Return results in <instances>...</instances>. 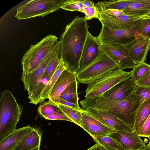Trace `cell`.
Returning a JSON list of instances; mask_svg holds the SVG:
<instances>
[{
	"label": "cell",
	"mask_w": 150,
	"mask_h": 150,
	"mask_svg": "<svg viewBox=\"0 0 150 150\" xmlns=\"http://www.w3.org/2000/svg\"><path fill=\"white\" fill-rule=\"evenodd\" d=\"M85 17L76 16L66 26L60 38L59 54L68 65V69L76 73L89 27Z\"/></svg>",
	"instance_id": "cell-1"
},
{
	"label": "cell",
	"mask_w": 150,
	"mask_h": 150,
	"mask_svg": "<svg viewBox=\"0 0 150 150\" xmlns=\"http://www.w3.org/2000/svg\"><path fill=\"white\" fill-rule=\"evenodd\" d=\"M140 105V98L134 91L126 98L118 101L110 100L103 95L98 96L90 100L89 107L112 114L133 128Z\"/></svg>",
	"instance_id": "cell-2"
},
{
	"label": "cell",
	"mask_w": 150,
	"mask_h": 150,
	"mask_svg": "<svg viewBox=\"0 0 150 150\" xmlns=\"http://www.w3.org/2000/svg\"><path fill=\"white\" fill-rule=\"evenodd\" d=\"M11 92L5 90L0 98V140L16 129L23 111Z\"/></svg>",
	"instance_id": "cell-3"
},
{
	"label": "cell",
	"mask_w": 150,
	"mask_h": 150,
	"mask_svg": "<svg viewBox=\"0 0 150 150\" xmlns=\"http://www.w3.org/2000/svg\"><path fill=\"white\" fill-rule=\"evenodd\" d=\"M57 39L56 36L49 35L31 45L21 61L22 73L28 74L35 71L51 52Z\"/></svg>",
	"instance_id": "cell-4"
},
{
	"label": "cell",
	"mask_w": 150,
	"mask_h": 150,
	"mask_svg": "<svg viewBox=\"0 0 150 150\" xmlns=\"http://www.w3.org/2000/svg\"><path fill=\"white\" fill-rule=\"evenodd\" d=\"M132 71L117 70L110 71L87 84L85 99L93 98L102 95L116 85L131 78Z\"/></svg>",
	"instance_id": "cell-5"
},
{
	"label": "cell",
	"mask_w": 150,
	"mask_h": 150,
	"mask_svg": "<svg viewBox=\"0 0 150 150\" xmlns=\"http://www.w3.org/2000/svg\"><path fill=\"white\" fill-rule=\"evenodd\" d=\"M65 0H31L16 8L15 17L18 20L43 17L57 11L65 2Z\"/></svg>",
	"instance_id": "cell-6"
},
{
	"label": "cell",
	"mask_w": 150,
	"mask_h": 150,
	"mask_svg": "<svg viewBox=\"0 0 150 150\" xmlns=\"http://www.w3.org/2000/svg\"><path fill=\"white\" fill-rule=\"evenodd\" d=\"M119 69L117 65L103 52L93 62L76 74L79 83L87 84L110 71Z\"/></svg>",
	"instance_id": "cell-7"
},
{
	"label": "cell",
	"mask_w": 150,
	"mask_h": 150,
	"mask_svg": "<svg viewBox=\"0 0 150 150\" xmlns=\"http://www.w3.org/2000/svg\"><path fill=\"white\" fill-rule=\"evenodd\" d=\"M102 25L100 32L96 37L101 45H125L132 42L140 36L139 32L135 26L127 29L114 30Z\"/></svg>",
	"instance_id": "cell-8"
},
{
	"label": "cell",
	"mask_w": 150,
	"mask_h": 150,
	"mask_svg": "<svg viewBox=\"0 0 150 150\" xmlns=\"http://www.w3.org/2000/svg\"><path fill=\"white\" fill-rule=\"evenodd\" d=\"M97 10L98 19L102 24L112 29H127L133 28L138 21L142 17L125 14L119 16H112L102 10Z\"/></svg>",
	"instance_id": "cell-9"
},
{
	"label": "cell",
	"mask_w": 150,
	"mask_h": 150,
	"mask_svg": "<svg viewBox=\"0 0 150 150\" xmlns=\"http://www.w3.org/2000/svg\"><path fill=\"white\" fill-rule=\"evenodd\" d=\"M101 48L102 51L117 65L118 69H133L135 65L123 45L102 44Z\"/></svg>",
	"instance_id": "cell-10"
},
{
	"label": "cell",
	"mask_w": 150,
	"mask_h": 150,
	"mask_svg": "<svg viewBox=\"0 0 150 150\" xmlns=\"http://www.w3.org/2000/svg\"><path fill=\"white\" fill-rule=\"evenodd\" d=\"M102 52L101 45L96 37L93 36L89 32L82 50L79 68L77 72L93 62Z\"/></svg>",
	"instance_id": "cell-11"
},
{
	"label": "cell",
	"mask_w": 150,
	"mask_h": 150,
	"mask_svg": "<svg viewBox=\"0 0 150 150\" xmlns=\"http://www.w3.org/2000/svg\"><path fill=\"white\" fill-rule=\"evenodd\" d=\"M61 41H58L52 50L39 67L33 72L26 74L22 73L21 80L24 85V89L28 92L30 89L38 79L42 75L46 67L51 60L59 54Z\"/></svg>",
	"instance_id": "cell-12"
},
{
	"label": "cell",
	"mask_w": 150,
	"mask_h": 150,
	"mask_svg": "<svg viewBox=\"0 0 150 150\" xmlns=\"http://www.w3.org/2000/svg\"><path fill=\"white\" fill-rule=\"evenodd\" d=\"M83 110L89 115L115 130L133 131L132 127L108 112L91 108Z\"/></svg>",
	"instance_id": "cell-13"
},
{
	"label": "cell",
	"mask_w": 150,
	"mask_h": 150,
	"mask_svg": "<svg viewBox=\"0 0 150 150\" xmlns=\"http://www.w3.org/2000/svg\"><path fill=\"white\" fill-rule=\"evenodd\" d=\"M126 150H141L146 145L134 131H116L110 135Z\"/></svg>",
	"instance_id": "cell-14"
},
{
	"label": "cell",
	"mask_w": 150,
	"mask_h": 150,
	"mask_svg": "<svg viewBox=\"0 0 150 150\" xmlns=\"http://www.w3.org/2000/svg\"><path fill=\"white\" fill-rule=\"evenodd\" d=\"M124 46L136 64L144 62L150 49V39L140 35L132 42Z\"/></svg>",
	"instance_id": "cell-15"
},
{
	"label": "cell",
	"mask_w": 150,
	"mask_h": 150,
	"mask_svg": "<svg viewBox=\"0 0 150 150\" xmlns=\"http://www.w3.org/2000/svg\"><path fill=\"white\" fill-rule=\"evenodd\" d=\"M83 121L82 128L91 137L109 136L115 130L88 115L83 110L81 111Z\"/></svg>",
	"instance_id": "cell-16"
},
{
	"label": "cell",
	"mask_w": 150,
	"mask_h": 150,
	"mask_svg": "<svg viewBox=\"0 0 150 150\" xmlns=\"http://www.w3.org/2000/svg\"><path fill=\"white\" fill-rule=\"evenodd\" d=\"M137 86L136 83L131 78L116 85L102 95L105 98L113 101L124 99L133 93Z\"/></svg>",
	"instance_id": "cell-17"
},
{
	"label": "cell",
	"mask_w": 150,
	"mask_h": 150,
	"mask_svg": "<svg viewBox=\"0 0 150 150\" xmlns=\"http://www.w3.org/2000/svg\"><path fill=\"white\" fill-rule=\"evenodd\" d=\"M76 80V73L68 69L64 71L54 85L48 100L53 103H58L63 91L70 84Z\"/></svg>",
	"instance_id": "cell-18"
},
{
	"label": "cell",
	"mask_w": 150,
	"mask_h": 150,
	"mask_svg": "<svg viewBox=\"0 0 150 150\" xmlns=\"http://www.w3.org/2000/svg\"><path fill=\"white\" fill-rule=\"evenodd\" d=\"M42 136L38 129L33 128L10 150H31L40 147Z\"/></svg>",
	"instance_id": "cell-19"
},
{
	"label": "cell",
	"mask_w": 150,
	"mask_h": 150,
	"mask_svg": "<svg viewBox=\"0 0 150 150\" xmlns=\"http://www.w3.org/2000/svg\"><path fill=\"white\" fill-rule=\"evenodd\" d=\"M33 128L29 125L16 129L0 140V150H10Z\"/></svg>",
	"instance_id": "cell-20"
},
{
	"label": "cell",
	"mask_w": 150,
	"mask_h": 150,
	"mask_svg": "<svg viewBox=\"0 0 150 150\" xmlns=\"http://www.w3.org/2000/svg\"><path fill=\"white\" fill-rule=\"evenodd\" d=\"M125 14L143 17L150 13V0H131Z\"/></svg>",
	"instance_id": "cell-21"
},
{
	"label": "cell",
	"mask_w": 150,
	"mask_h": 150,
	"mask_svg": "<svg viewBox=\"0 0 150 150\" xmlns=\"http://www.w3.org/2000/svg\"><path fill=\"white\" fill-rule=\"evenodd\" d=\"M59 58L60 62L55 73L49 80L41 94L39 103H42L47 99H49L51 91L56 81L62 73L65 70L68 69V65L64 61L62 58Z\"/></svg>",
	"instance_id": "cell-22"
},
{
	"label": "cell",
	"mask_w": 150,
	"mask_h": 150,
	"mask_svg": "<svg viewBox=\"0 0 150 150\" xmlns=\"http://www.w3.org/2000/svg\"><path fill=\"white\" fill-rule=\"evenodd\" d=\"M150 115V99L144 102L139 107L136 116L133 131L139 135L145 122Z\"/></svg>",
	"instance_id": "cell-23"
},
{
	"label": "cell",
	"mask_w": 150,
	"mask_h": 150,
	"mask_svg": "<svg viewBox=\"0 0 150 150\" xmlns=\"http://www.w3.org/2000/svg\"><path fill=\"white\" fill-rule=\"evenodd\" d=\"M78 84L77 80L70 84L61 94L60 99L79 105V98L77 92Z\"/></svg>",
	"instance_id": "cell-24"
},
{
	"label": "cell",
	"mask_w": 150,
	"mask_h": 150,
	"mask_svg": "<svg viewBox=\"0 0 150 150\" xmlns=\"http://www.w3.org/2000/svg\"><path fill=\"white\" fill-rule=\"evenodd\" d=\"M93 140L108 150H126L114 139L109 136H92Z\"/></svg>",
	"instance_id": "cell-25"
},
{
	"label": "cell",
	"mask_w": 150,
	"mask_h": 150,
	"mask_svg": "<svg viewBox=\"0 0 150 150\" xmlns=\"http://www.w3.org/2000/svg\"><path fill=\"white\" fill-rule=\"evenodd\" d=\"M51 103L59 107L73 122L82 128L83 123L81 111L59 103Z\"/></svg>",
	"instance_id": "cell-26"
},
{
	"label": "cell",
	"mask_w": 150,
	"mask_h": 150,
	"mask_svg": "<svg viewBox=\"0 0 150 150\" xmlns=\"http://www.w3.org/2000/svg\"><path fill=\"white\" fill-rule=\"evenodd\" d=\"M132 71L131 78L136 83L150 74V65L144 62L135 65Z\"/></svg>",
	"instance_id": "cell-27"
},
{
	"label": "cell",
	"mask_w": 150,
	"mask_h": 150,
	"mask_svg": "<svg viewBox=\"0 0 150 150\" xmlns=\"http://www.w3.org/2000/svg\"><path fill=\"white\" fill-rule=\"evenodd\" d=\"M136 28L139 31L140 35L150 38V18L143 17L136 23Z\"/></svg>",
	"instance_id": "cell-28"
},
{
	"label": "cell",
	"mask_w": 150,
	"mask_h": 150,
	"mask_svg": "<svg viewBox=\"0 0 150 150\" xmlns=\"http://www.w3.org/2000/svg\"><path fill=\"white\" fill-rule=\"evenodd\" d=\"M61 110L49 101L42 103L38 108L39 114L42 117L58 112Z\"/></svg>",
	"instance_id": "cell-29"
},
{
	"label": "cell",
	"mask_w": 150,
	"mask_h": 150,
	"mask_svg": "<svg viewBox=\"0 0 150 150\" xmlns=\"http://www.w3.org/2000/svg\"><path fill=\"white\" fill-rule=\"evenodd\" d=\"M82 0H66L61 8L71 11H78L81 12L83 8Z\"/></svg>",
	"instance_id": "cell-30"
},
{
	"label": "cell",
	"mask_w": 150,
	"mask_h": 150,
	"mask_svg": "<svg viewBox=\"0 0 150 150\" xmlns=\"http://www.w3.org/2000/svg\"><path fill=\"white\" fill-rule=\"evenodd\" d=\"M59 54L56 55L48 63L43 74L47 76H52L60 62Z\"/></svg>",
	"instance_id": "cell-31"
},
{
	"label": "cell",
	"mask_w": 150,
	"mask_h": 150,
	"mask_svg": "<svg viewBox=\"0 0 150 150\" xmlns=\"http://www.w3.org/2000/svg\"><path fill=\"white\" fill-rule=\"evenodd\" d=\"M134 92L140 98V105L150 99V87L137 86Z\"/></svg>",
	"instance_id": "cell-32"
},
{
	"label": "cell",
	"mask_w": 150,
	"mask_h": 150,
	"mask_svg": "<svg viewBox=\"0 0 150 150\" xmlns=\"http://www.w3.org/2000/svg\"><path fill=\"white\" fill-rule=\"evenodd\" d=\"M43 117L48 120H65L73 122L61 110L58 112L46 115Z\"/></svg>",
	"instance_id": "cell-33"
},
{
	"label": "cell",
	"mask_w": 150,
	"mask_h": 150,
	"mask_svg": "<svg viewBox=\"0 0 150 150\" xmlns=\"http://www.w3.org/2000/svg\"><path fill=\"white\" fill-rule=\"evenodd\" d=\"M81 12L85 15V18L86 20H91L93 18H98V12L96 8L88 7L83 8Z\"/></svg>",
	"instance_id": "cell-34"
},
{
	"label": "cell",
	"mask_w": 150,
	"mask_h": 150,
	"mask_svg": "<svg viewBox=\"0 0 150 150\" xmlns=\"http://www.w3.org/2000/svg\"><path fill=\"white\" fill-rule=\"evenodd\" d=\"M139 136L149 139L150 137V115L144 123Z\"/></svg>",
	"instance_id": "cell-35"
},
{
	"label": "cell",
	"mask_w": 150,
	"mask_h": 150,
	"mask_svg": "<svg viewBox=\"0 0 150 150\" xmlns=\"http://www.w3.org/2000/svg\"><path fill=\"white\" fill-rule=\"evenodd\" d=\"M137 86L150 87V74L144 78L136 83Z\"/></svg>",
	"instance_id": "cell-36"
},
{
	"label": "cell",
	"mask_w": 150,
	"mask_h": 150,
	"mask_svg": "<svg viewBox=\"0 0 150 150\" xmlns=\"http://www.w3.org/2000/svg\"><path fill=\"white\" fill-rule=\"evenodd\" d=\"M103 11L107 14L114 16H119L125 14L123 11L115 9H109Z\"/></svg>",
	"instance_id": "cell-37"
},
{
	"label": "cell",
	"mask_w": 150,
	"mask_h": 150,
	"mask_svg": "<svg viewBox=\"0 0 150 150\" xmlns=\"http://www.w3.org/2000/svg\"><path fill=\"white\" fill-rule=\"evenodd\" d=\"M59 103L63 104L67 106L71 107L80 111H81L83 110L80 108L79 106V105H76L69 102L61 99L59 100V103Z\"/></svg>",
	"instance_id": "cell-38"
},
{
	"label": "cell",
	"mask_w": 150,
	"mask_h": 150,
	"mask_svg": "<svg viewBox=\"0 0 150 150\" xmlns=\"http://www.w3.org/2000/svg\"><path fill=\"white\" fill-rule=\"evenodd\" d=\"M82 3L83 8L96 7L94 3L92 1L89 0H83Z\"/></svg>",
	"instance_id": "cell-39"
},
{
	"label": "cell",
	"mask_w": 150,
	"mask_h": 150,
	"mask_svg": "<svg viewBox=\"0 0 150 150\" xmlns=\"http://www.w3.org/2000/svg\"><path fill=\"white\" fill-rule=\"evenodd\" d=\"M87 150H108L101 145L96 143Z\"/></svg>",
	"instance_id": "cell-40"
},
{
	"label": "cell",
	"mask_w": 150,
	"mask_h": 150,
	"mask_svg": "<svg viewBox=\"0 0 150 150\" xmlns=\"http://www.w3.org/2000/svg\"><path fill=\"white\" fill-rule=\"evenodd\" d=\"M142 150H150V148L148 147L146 145V147L145 148L142 149Z\"/></svg>",
	"instance_id": "cell-41"
},
{
	"label": "cell",
	"mask_w": 150,
	"mask_h": 150,
	"mask_svg": "<svg viewBox=\"0 0 150 150\" xmlns=\"http://www.w3.org/2000/svg\"><path fill=\"white\" fill-rule=\"evenodd\" d=\"M40 147H38L31 150H40Z\"/></svg>",
	"instance_id": "cell-42"
},
{
	"label": "cell",
	"mask_w": 150,
	"mask_h": 150,
	"mask_svg": "<svg viewBox=\"0 0 150 150\" xmlns=\"http://www.w3.org/2000/svg\"><path fill=\"white\" fill-rule=\"evenodd\" d=\"M144 17H150V13H149L148 14H147V15H146V16H145Z\"/></svg>",
	"instance_id": "cell-43"
},
{
	"label": "cell",
	"mask_w": 150,
	"mask_h": 150,
	"mask_svg": "<svg viewBox=\"0 0 150 150\" xmlns=\"http://www.w3.org/2000/svg\"><path fill=\"white\" fill-rule=\"evenodd\" d=\"M147 146L150 148V143H149L147 145Z\"/></svg>",
	"instance_id": "cell-44"
},
{
	"label": "cell",
	"mask_w": 150,
	"mask_h": 150,
	"mask_svg": "<svg viewBox=\"0 0 150 150\" xmlns=\"http://www.w3.org/2000/svg\"><path fill=\"white\" fill-rule=\"evenodd\" d=\"M149 143H150V137L149 138Z\"/></svg>",
	"instance_id": "cell-45"
},
{
	"label": "cell",
	"mask_w": 150,
	"mask_h": 150,
	"mask_svg": "<svg viewBox=\"0 0 150 150\" xmlns=\"http://www.w3.org/2000/svg\"><path fill=\"white\" fill-rule=\"evenodd\" d=\"M149 39H150V38H149Z\"/></svg>",
	"instance_id": "cell-46"
},
{
	"label": "cell",
	"mask_w": 150,
	"mask_h": 150,
	"mask_svg": "<svg viewBox=\"0 0 150 150\" xmlns=\"http://www.w3.org/2000/svg\"></svg>",
	"instance_id": "cell-47"
}]
</instances>
